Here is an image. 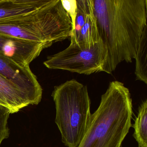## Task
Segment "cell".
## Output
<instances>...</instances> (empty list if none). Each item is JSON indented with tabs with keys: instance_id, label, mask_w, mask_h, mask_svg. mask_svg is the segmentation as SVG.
<instances>
[{
	"instance_id": "cell-1",
	"label": "cell",
	"mask_w": 147,
	"mask_h": 147,
	"mask_svg": "<svg viewBox=\"0 0 147 147\" xmlns=\"http://www.w3.org/2000/svg\"><path fill=\"white\" fill-rule=\"evenodd\" d=\"M94 12L107 59L103 72L111 74L119 63L135 59L147 25V0H93Z\"/></svg>"
},
{
	"instance_id": "cell-2",
	"label": "cell",
	"mask_w": 147,
	"mask_h": 147,
	"mask_svg": "<svg viewBox=\"0 0 147 147\" xmlns=\"http://www.w3.org/2000/svg\"><path fill=\"white\" fill-rule=\"evenodd\" d=\"M132 101L129 90L118 81L110 82L91 115L78 147H121L132 126Z\"/></svg>"
},
{
	"instance_id": "cell-3",
	"label": "cell",
	"mask_w": 147,
	"mask_h": 147,
	"mask_svg": "<svg viewBox=\"0 0 147 147\" xmlns=\"http://www.w3.org/2000/svg\"><path fill=\"white\" fill-rule=\"evenodd\" d=\"M72 22L61 0L30 13L0 20V34L44 44L48 48L70 38Z\"/></svg>"
},
{
	"instance_id": "cell-4",
	"label": "cell",
	"mask_w": 147,
	"mask_h": 147,
	"mask_svg": "<svg viewBox=\"0 0 147 147\" xmlns=\"http://www.w3.org/2000/svg\"><path fill=\"white\" fill-rule=\"evenodd\" d=\"M51 95L62 142L67 147H78L92 115L87 87L73 79L55 86Z\"/></svg>"
},
{
	"instance_id": "cell-5",
	"label": "cell",
	"mask_w": 147,
	"mask_h": 147,
	"mask_svg": "<svg viewBox=\"0 0 147 147\" xmlns=\"http://www.w3.org/2000/svg\"><path fill=\"white\" fill-rule=\"evenodd\" d=\"M107 56V50L101 40L89 48L70 42L67 49L48 57L43 64L49 69L89 75L103 72Z\"/></svg>"
},
{
	"instance_id": "cell-6",
	"label": "cell",
	"mask_w": 147,
	"mask_h": 147,
	"mask_svg": "<svg viewBox=\"0 0 147 147\" xmlns=\"http://www.w3.org/2000/svg\"><path fill=\"white\" fill-rule=\"evenodd\" d=\"M0 74L41 101L42 88L29 67H23L0 53Z\"/></svg>"
},
{
	"instance_id": "cell-7",
	"label": "cell",
	"mask_w": 147,
	"mask_h": 147,
	"mask_svg": "<svg viewBox=\"0 0 147 147\" xmlns=\"http://www.w3.org/2000/svg\"><path fill=\"white\" fill-rule=\"evenodd\" d=\"M47 48L44 44L0 34V53L23 67H29L30 63Z\"/></svg>"
},
{
	"instance_id": "cell-8",
	"label": "cell",
	"mask_w": 147,
	"mask_h": 147,
	"mask_svg": "<svg viewBox=\"0 0 147 147\" xmlns=\"http://www.w3.org/2000/svg\"><path fill=\"white\" fill-rule=\"evenodd\" d=\"M39 100L0 74V106L11 113L18 112L30 105H38Z\"/></svg>"
},
{
	"instance_id": "cell-9",
	"label": "cell",
	"mask_w": 147,
	"mask_h": 147,
	"mask_svg": "<svg viewBox=\"0 0 147 147\" xmlns=\"http://www.w3.org/2000/svg\"><path fill=\"white\" fill-rule=\"evenodd\" d=\"M53 1L54 0H0V20L38 11Z\"/></svg>"
},
{
	"instance_id": "cell-10",
	"label": "cell",
	"mask_w": 147,
	"mask_h": 147,
	"mask_svg": "<svg viewBox=\"0 0 147 147\" xmlns=\"http://www.w3.org/2000/svg\"><path fill=\"white\" fill-rule=\"evenodd\" d=\"M94 9L87 15L86 23L76 39V43L81 47L89 48L100 41Z\"/></svg>"
},
{
	"instance_id": "cell-11",
	"label": "cell",
	"mask_w": 147,
	"mask_h": 147,
	"mask_svg": "<svg viewBox=\"0 0 147 147\" xmlns=\"http://www.w3.org/2000/svg\"><path fill=\"white\" fill-rule=\"evenodd\" d=\"M147 25L144 27L136 52V80L147 84Z\"/></svg>"
},
{
	"instance_id": "cell-12",
	"label": "cell",
	"mask_w": 147,
	"mask_h": 147,
	"mask_svg": "<svg viewBox=\"0 0 147 147\" xmlns=\"http://www.w3.org/2000/svg\"><path fill=\"white\" fill-rule=\"evenodd\" d=\"M132 127L133 137L138 144V147H147V100H145L138 107L137 116Z\"/></svg>"
},
{
	"instance_id": "cell-13",
	"label": "cell",
	"mask_w": 147,
	"mask_h": 147,
	"mask_svg": "<svg viewBox=\"0 0 147 147\" xmlns=\"http://www.w3.org/2000/svg\"><path fill=\"white\" fill-rule=\"evenodd\" d=\"M77 11L75 29L70 38V42H76L79 33L86 23L87 15L94 9L93 0H76Z\"/></svg>"
},
{
	"instance_id": "cell-14",
	"label": "cell",
	"mask_w": 147,
	"mask_h": 147,
	"mask_svg": "<svg viewBox=\"0 0 147 147\" xmlns=\"http://www.w3.org/2000/svg\"><path fill=\"white\" fill-rule=\"evenodd\" d=\"M11 113L8 108L0 106V144L3 140L9 137V130L7 126V120Z\"/></svg>"
},
{
	"instance_id": "cell-15",
	"label": "cell",
	"mask_w": 147,
	"mask_h": 147,
	"mask_svg": "<svg viewBox=\"0 0 147 147\" xmlns=\"http://www.w3.org/2000/svg\"><path fill=\"white\" fill-rule=\"evenodd\" d=\"M61 1L63 7L71 19L72 26H73V33H72L73 34L74 30L75 23L76 11H77L76 0H61Z\"/></svg>"
}]
</instances>
